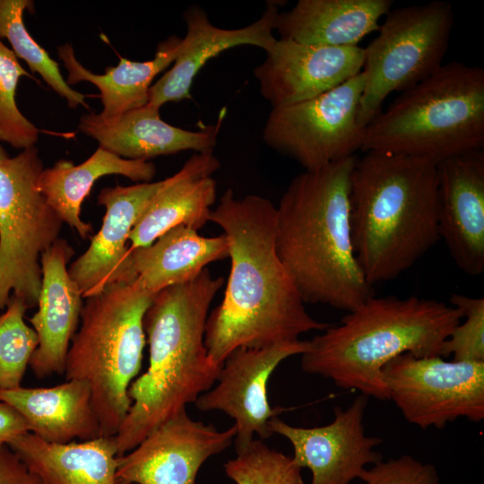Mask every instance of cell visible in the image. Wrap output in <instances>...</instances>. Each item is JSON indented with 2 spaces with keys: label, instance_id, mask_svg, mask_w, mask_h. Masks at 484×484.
Returning a JSON list of instances; mask_svg holds the SVG:
<instances>
[{
  "label": "cell",
  "instance_id": "obj_1",
  "mask_svg": "<svg viewBox=\"0 0 484 484\" xmlns=\"http://www.w3.org/2000/svg\"><path fill=\"white\" fill-rule=\"evenodd\" d=\"M276 206L267 198L236 196L231 188L212 210L222 229L230 272L221 303L208 315L204 343L218 366L239 348L294 341L330 324L312 317L275 246Z\"/></svg>",
  "mask_w": 484,
  "mask_h": 484
},
{
  "label": "cell",
  "instance_id": "obj_2",
  "mask_svg": "<svg viewBox=\"0 0 484 484\" xmlns=\"http://www.w3.org/2000/svg\"><path fill=\"white\" fill-rule=\"evenodd\" d=\"M356 160L354 155L297 175L276 207V251L304 302L347 312L375 296L351 237Z\"/></svg>",
  "mask_w": 484,
  "mask_h": 484
},
{
  "label": "cell",
  "instance_id": "obj_3",
  "mask_svg": "<svg viewBox=\"0 0 484 484\" xmlns=\"http://www.w3.org/2000/svg\"><path fill=\"white\" fill-rule=\"evenodd\" d=\"M224 282L207 268L157 292L143 318L149 365L130 385L131 407L115 439L118 457L215 384L220 366L204 343L210 306Z\"/></svg>",
  "mask_w": 484,
  "mask_h": 484
},
{
  "label": "cell",
  "instance_id": "obj_4",
  "mask_svg": "<svg viewBox=\"0 0 484 484\" xmlns=\"http://www.w3.org/2000/svg\"><path fill=\"white\" fill-rule=\"evenodd\" d=\"M354 252L369 284L392 281L440 240L434 161L379 151L356 160L350 177Z\"/></svg>",
  "mask_w": 484,
  "mask_h": 484
},
{
  "label": "cell",
  "instance_id": "obj_5",
  "mask_svg": "<svg viewBox=\"0 0 484 484\" xmlns=\"http://www.w3.org/2000/svg\"><path fill=\"white\" fill-rule=\"evenodd\" d=\"M462 319L460 309L436 299L373 296L309 340L301 367L341 389L388 401L384 367L403 353L441 357Z\"/></svg>",
  "mask_w": 484,
  "mask_h": 484
},
{
  "label": "cell",
  "instance_id": "obj_6",
  "mask_svg": "<svg viewBox=\"0 0 484 484\" xmlns=\"http://www.w3.org/2000/svg\"><path fill=\"white\" fill-rule=\"evenodd\" d=\"M483 147L484 70L453 61L381 111L366 126L361 150L437 164Z\"/></svg>",
  "mask_w": 484,
  "mask_h": 484
},
{
  "label": "cell",
  "instance_id": "obj_7",
  "mask_svg": "<svg viewBox=\"0 0 484 484\" xmlns=\"http://www.w3.org/2000/svg\"><path fill=\"white\" fill-rule=\"evenodd\" d=\"M154 295L135 281L117 283L83 304L65 374L89 385L101 436H115L131 407L128 389L142 367L143 318Z\"/></svg>",
  "mask_w": 484,
  "mask_h": 484
},
{
  "label": "cell",
  "instance_id": "obj_8",
  "mask_svg": "<svg viewBox=\"0 0 484 484\" xmlns=\"http://www.w3.org/2000/svg\"><path fill=\"white\" fill-rule=\"evenodd\" d=\"M43 162L34 146L0 161V309L12 296L38 306L41 254L63 221L38 187Z\"/></svg>",
  "mask_w": 484,
  "mask_h": 484
},
{
  "label": "cell",
  "instance_id": "obj_9",
  "mask_svg": "<svg viewBox=\"0 0 484 484\" xmlns=\"http://www.w3.org/2000/svg\"><path fill=\"white\" fill-rule=\"evenodd\" d=\"M454 16L452 4L435 0L391 9L365 49L359 120L367 126L385 99L434 73L446 54Z\"/></svg>",
  "mask_w": 484,
  "mask_h": 484
},
{
  "label": "cell",
  "instance_id": "obj_10",
  "mask_svg": "<svg viewBox=\"0 0 484 484\" xmlns=\"http://www.w3.org/2000/svg\"><path fill=\"white\" fill-rule=\"evenodd\" d=\"M362 71L311 99L272 108L264 128L265 143L312 170L354 156L366 126L359 120Z\"/></svg>",
  "mask_w": 484,
  "mask_h": 484
},
{
  "label": "cell",
  "instance_id": "obj_11",
  "mask_svg": "<svg viewBox=\"0 0 484 484\" xmlns=\"http://www.w3.org/2000/svg\"><path fill=\"white\" fill-rule=\"evenodd\" d=\"M383 378L388 401L422 429H441L460 418L484 419V362L403 353L384 367Z\"/></svg>",
  "mask_w": 484,
  "mask_h": 484
},
{
  "label": "cell",
  "instance_id": "obj_12",
  "mask_svg": "<svg viewBox=\"0 0 484 484\" xmlns=\"http://www.w3.org/2000/svg\"><path fill=\"white\" fill-rule=\"evenodd\" d=\"M307 347L308 341L298 340L237 349L223 362L215 385L197 398L196 408L201 411H220L234 419L236 450L248 445L255 436L261 440L270 437V420L282 409L269 403V378L283 360L301 355Z\"/></svg>",
  "mask_w": 484,
  "mask_h": 484
},
{
  "label": "cell",
  "instance_id": "obj_13",
  "mask_svg": "<svg viewBox=\"0 0 484 484\" xmlns=\"http://www.w3.org/2000/svg\"><path fill=\"white\" fill-rule=\"evenodd\" d=\"M367 399L359 394L347 408L334 407L333 421L321 427H296L278 416L270 420L272 433L290 443L293 462L311 471L310 484H350L383 459L376 450L382 439L367 435L364 427Z\"/></svg>",
  "mask_w": 484,
  "mask_h": 484
},
{
  "label": "cell",
  "instance_id": "obj_14",
  "mask_svg": "<svg viewBox=\"0 0 484 484\" xmlns=\"http://www.w3.org/2000/svg\"><path fill=\"white\" fill-rule=\"evenodd\" d=\"M234 425L219 430L186 410L167 420L117 458V477L129 484H196L202 465L231 445Z\"/></svg>",
  "mask_w": 484,
  "mask_h": 484
},
{
  "label": "cell",
  "instance_id": "obj_15",
  "mask_svg": "<svg viewBox=\"0 0 484 484\" xmlns=\"http://www.w3.org/2000/svg\"><path fill=\"white\" fill-rule=\"evenodd\" d=\"M365 49L306 45L277 39L265 60L255 68L260 92L272 108L315 98L362 71Z\"/></svg>",
  "mask_w": 484,
  "mask_h": 484
},
{
  "label": "cell",
  "instance_id": "obj_16",
  "mask_svg": "<svg viewBox=\"0 0 484 484\" xmlns=\"http://www.w3.org/2000/svg\"><path fill=\"white\" fill-rule=\"evenodd\" d=\"M164 184L165 179L101 190L98 203L106 208L101 228L91 237L88 249L68 268L83 298L97 295L113 284L135 281L126 244L137 219Z\"/></svg>",
  "mask_w": 484,
  "mask_h": 484
},
{
  "label": "cell",
  "instance_id": "obj_17",
  "mask_svg": "<svg viewBox=\"0 0 484 484\" xmlns=\"http://www.w3.org/2000/svg\"><path fill=\"white\" fill-rule=\"evenodd\" d=\"M438 229L456 265L471 276L484 272V152L437 163Z\"/></svg>",
  "mask_w": 484,
  "mask_h": 484
},
{
  "label": "cell",
  "instance_id": "obj_18",
  "mask_svg": "<svg viewBox=\"0 0 484 484\" xmlns=\"http://www.w3.org/2000/svg\"><path fill=\"white\" fill-rule=\"evenodd\" d=\"M279 2L271 1L261 17L239 29H222L213 25L206 12L196 4L185 12L187 32L184 47L173 65L149 89L148 104L160 108L169 101L191 99L194 77L203 65L221 52L243 45L269 52L277 41L274 36Z\"/></svg>",
  "mask_w": 484,
  "mask_h": 484
},
{
  "label": "cell",
  "instance_id": "obj_19",
  "mask_svg": "<svg viewBox=\"0 0 484 484\" xmlns=\"http://www.w3.org/2000/svg\"><path fill=\"white\" fill-rule=\"evenodd\" d=\"M73 254L65 239L57 238L40 256L39 309L29 319L39 339L30 367L39 378L65 373L67 352L81 319L83 298L67 268Z\"/></svg>",
  "mask_w": 484,
  "mask_h": 484
},
{
  "label": "cell",
  "instance_id": "obj_20",
  "mask_svg": "<svg viewBox=\"0 0 484 484\" xmlns=\"http://www.w3.org/2000/svg\"><path fill=\"white\" fill-rule=\"evenodd\" d=\"M224 112L204 130L190 131L160 118V108L148 103L109 120L91 113L81 117L79 129L99 146L128 160H143L182 151L213 152Z\"/></svg>",
  "mask_w": 484,
  "mask_h": 484
},
{
  "label": "cell",
  "instance_id": "obj_21",
  "mask_svg": "<svg viewBox=\"0 0 484 484\" xmlns=\"http://www.w3.org/2000/svg\"><path fill=\"white\" fill-rule=\"evenodd\" d=\"M220 163L213 152L195 153L165 184L144 208L130 235L129 249L147 246L170 229L185 225L198 230L208 221L217 196L212 175Z\"/></svg>",
  "mask_w": 484,
  "mask_h": 484
},
{
  "label": "cell",
  "instance_id": "obj_22",
  "mask_svg": "<svg viewBox=\"0 0 484 484\" xmlns=\"http://www.w3.org/2000/svg\"><path fill=\"white\" fill-rule=\"evenodd\" d=\"M0 401L13 407L30 432L46 442L65 444L101 436L85 382L69 379L51 387L0 389Z\"/></svg>",
  "mask_w": 484,
  "mask_h": 484
},
{
  "label": "cell",
  "instance_id": "obj_23",
  "mask_svg": "<svg viewBox=\"0 0 484 484\" xmlns=\"http://www.w3.org/2000/svg\"><path fill=\"white\" fill-rule=\"evenodd\" d=\"M391 0H298L279 12L275 30L281 39L306 45L356 47L379 30Z\"/></svg>",
  "mask_w": 484,
  "mask_h": 484
},
{
  "label": "cell",
  "instance_id": "obj_24",
  "mask_svg": "<svg viewBox=\"0 0 484 484\" xmlns=\"http://www.w3.org/2000/svg\"><path fill=\"white\" fill-rule=\"evenodd\" d=\"M7 445L45 484H129L117 475L115 436L55 444L28 432Z\"/></svg>",
  "mask_w": 484,
  "mask_h": 484
},
{
  "label": "cell",
  "instance_id": "obj_25",
  "mask_svg": "<svg viewBox=\"0 0 484 484\" xmlns=\"http://www.w3.org/2000/svg\"><path fill=\"white\" fill-rule=\"evenodd\" d=\"M155 173L156 167L151 162L124 159L99 146L89 159L79 165L61 160L53 167L43 169L38 187L61 220L86 239L91 237L92 226L81 219V207L99 177L116 174L133 181L150 182Z\"/></svg>",
  "mask_w": 484,
  "mask_h": 484
},
{
  "label": "cell",
  "instance_id": "obj_26",
  "mask_svg": "<svg viewBox=\"0 0 484 484\" xmlns=\"http://www.w3.org/2000/svg\"><path fill=\"white\" fill-rule=\"evenodd\" d=\"M185 225L176 226L147 246L130 249L135 282L144 290H160L194 279L206 265L229 256L224 234L203 237Z\"/></svg>",
  "mask_w": 484,
  "mask_h": 484
},
{
  "label": "cell",
  "instance_id": "obj_27",
  "mask_svg": "<svg viewBox=\"0 0 484 484\" xmlns=\"http://www.w3.org/2000/svg\"><path fill=\"white\" fill-rule=\"evenodd\" d=\"M183 47L184 39L173 36L158 46L153 59L138 62L121 57L117 66L108 67L103 74L86 69L70 44L58 47V56L68 72V85L84 81L99 90L103 109L98 116L109 120L146 105L154 77L174 63Z\"/></svg>",
  "mask_w": 484,
  "mask_h": 484
},
{
  "label": "cell",
  "instance_id": "obj_28",
  "mask_svg": "<svg viewBox=\"0 0 484 484\" xmlns=\"http://www.w3.org/2000/svg\"><path fill=\"white\" fill-rule=\"evenodd\" d=\"M29 0H0V37L8 39L17 57L23 59L30 68L39 73L43 80L68 106H82L89 109L85 95L73 90L62 76L58 64L39 46L28 32L23 14L32 5Z\"/></svg>",
  "mask_w": 484,
  "mask_h": 484
},
{
  "label": "cell",
  "instance_id": "obj_29",
  "mask_svg": "<svg viewBox=\"0 0 484 484\" xmlns=\"http://www.w3.org/2000/svg\"><path fill=\"white\" fill-rule=\"evenodd\" d=\"M28 307L13 296L0 315V389L22 386L30 359L39 345L37 333L24 321Z\"/></svg>",
  "mask_w": 484,
  "mask_h": 484
},
{
  "label": "cell",
  "instance_id": "obj_30",
  "mask_svg": "<svg viewBox=\"0 0 484 484\" xmlns=\"http://www.w3.org/2000/svg\"><path fill=\"white\" fill-rule=\"evenodd\" d=\"M226 475L236 484H306L292 457L253 439L236 450L224 464Z\"/></svg>",
  "mask_w": 484,
  "mask_h": 484
},
{
  "label": "cell",
  "instance_id": "obj_31",
  "mask_svg": "<svg viewBox=\"0 0 484 484\" xmlns=\"http://www.w3.org/2000/svg\"><path fill=\"white\" fill-rule=\"evenodd\" d=\"M24 75L30 76L13 51L0 39V141L23 150L34 146L39 133L15 101L19 80Z\"/></svg>",
  "mask_w": 484,
  "mask_h": 484
},
{
  "label": "cell",
  "instance_id": "obj_32",
  "mask_svg": "<svg viewBox=\"0 0 484 484\" xmlns=\"http://www.w3.org/2000/svg\"><path fill=\"white\" fill-rule=\"evenodd\" d=\"M449 301L465 319L444 342L441 357L452 355L454 361L484 362V298L452 294Z\"/></svg>",
  "mask_w": 484,
  "mask_h": 484
},
{
  "label": "cell",
  "instance_id": "obj_33",
  "mask_svg": "<svg viewBox=\"0 0 484 484\" xmlns=\"http://www.w3.org/2000/svg\"><path fill=\"white\" fill-rule=\"evenodd\" d=\"M359 479L365 484H441L435 465L409 454L382 459L366 468Z\"/></svg>",
  "mask_w": 484,
  "mask_h": 484
},
{
  "label": "cell",
  "instance_id": "obj_34",
  "mask_svg": "<svg viewBox=\"0 0 484 484\" xmlns=\"http://www.w3.org/2000/svg\"><path fill=\"white\" fill-rule=\"evenodd\" d=\"M0 484H45L7 445L0 446Z\"/></svg>",
  "mask_w": 484,
  "mask_h": 484
},
{
  "label": "cell",
  "instance_id": "obj_35",
  "mask_svg": "<svg viewBox=\"0 0 484 484\" xmlns=\"http://www.w3.org/2000/svg\"><path fill=\"white\" fill-rule=\"evenodd\" d=\"M30 432L25 419L9 404L0 401V446Z\"/></svg>",
  "mask_w": 484,
  "mask_h": 484
},
{
  "label": "cell",
  "instance_id": "obj_36",
  "mask_svg": "<svg viewBox=\"0 0 484 484\" xmlns=\"http://www.w3.org/2000/svg\"><path fill=\"white\" fill-rule=\"evenodd\" d=\"M7 158H9L8 153L6 152V151L0 144V161L5 160Z\"/></svg>",
  "mask_w": 484,
  "mask_h": 484
}]
</instances>
